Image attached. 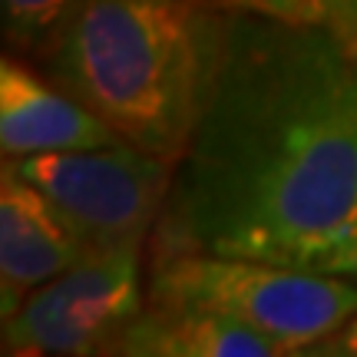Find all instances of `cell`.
<instances>
[{"label": "cell", "instance_id": "1", "mask_svg": "<svg viewBox=\"0 0 357 357\" xmlns=\"http://www.w3.org/2000/svg\"><path fill=\"white\" fill-rule=\"evenodd\" d=\"M357 205V50L321 26L225 10L155 255L212 252L318 271Z\"/></svg>", "mask_w": 357, "mask_h": 357}, {"label": "cell", "instance_id": "2", "mask_svg": "<svg viewBox=\"0 0 357 357\" xmlns=\"http://www.w3.org/2000/svg\"><path fill=\"white\" fill-rule=\"evenodd\" d=\"M225 10L208 0H79L47 73L126 142L176 162L202 116Z\"/></svg>", "mask_w": 357, "mask_h": 357}, {"label": "cell", "instance_id": "3", "mask_svg": "<svg viewBox=\"0 0 357 357\" xmlns=\"http://www.w3.org/2000/svg\"><path fill=\"white\" fill-rule=\"evenodd\" d=\"M146 301L222 311L305 354L357 314V278L212 252L153 255Z\"/></svg>", "mask_w": 357, "mask_h": 357}, {"label": "cell", "instance_id": "4", "mask_svg": "<svg viewBox=\"0 0 357 357\" xmlns=\"http://www.w3.org/2000/svg\"><path fill=\"white\" fill-rule=\"evenodd\" d=\"M3 162L43 192L93 252L146 248L176 178V162L126 139Z\"/></svg>", "mask_w": 357, "mask_h": 357}, {"label": "cell", "instance_id": "5", "mask_svg": "<svg viewBox=\"0 0 357 357\" xmlns=\"http://www.w3.org/2000/svg\"><path fill=\"white\" fill-rule=\"evenodd\" d=\"M142 252H89L63 275L33 288L3 318L0 351L7 357L109 354L119 331L146 307Z\"/></svg>", "mask_w": 357, "mask_h": 357}, {"label": "cell", "instance_id": "6", "mask_svg": "<svg viewBox=\"0 0 357 357\" xmlns=\"http://www.w3.org/2000/svg\"><path fill=\"white\" fill-rule=\"evenodd\" d=\"M102 116L66 93L56 79L7 53L0 60V153L3 159H26L43 153H73L119 142Z\"/></svg>", "mask_w": 357, "mask_h": 357}, {"label": "cell", "instance_id": "7", "mask_svg": "<svg viewBox=\"0 0 357 357\" xmlns=\"http://www.w3.org/2000/svg\"><path fill=\"white\" fill-rule=\"evenodd\" d=\"M89 252L93 248L56 212V205L3 162L0 166V314L7 318L33 288L63 275Z\"/></svg>", "mask_w": 357, "mask_h": 357}, {"label": "cell", "instance_id": "8", "mask_svg": "<svg viewBox=\"0 0 357 357\" xmlns=\"http://www.w3.org/2000/svg\"><path fill=\"white\" fill-rule=\"evenodd\" d=\"M119 357H288L278 341L222 311L146 301L113 341Z\"/></svg>", "mask_w": 357, "mask_h": 357}, {"label": "cell", "instance_id": "9", "mask_svg": "<svg viewBox=\"0 0 357 357\" xmlns=\"http://www.w3.org/2000/svg\"><path fill=\"white\" fill-rule=\"evenodd\" d=\"M77 7L79 0H0L7 47L47 60Z\"/></svg>", "mask_w": 357, "mask_h": 357}, {"label": "cell", "instance_id": "10", "mask_svg": "<svg viewBox=\"0 0 357 357\" xmlns=\"http://www.w3.org/2000/svg\"><path fill=\"white\" fill-rule=\"evenodd\" d=\"M218 10H245L284 24L331 30L357 50V0H212Z\"/></svg>", "mask_w": 357, "mask_h": 357}, {"label": "cell", "instance_id": "11", "mask_svg": "<svg viewBox=\"0 0 357 357\" xmlns=\"http://www.w3.org/2000/svg\"><path fill=\"white\" fill-rule=\"evenodd\" d=\"M318 271H334V275H354L357 278V205H354V215H351V225H347L344 238L337 242L331 255L324 258V265Z\"/></svg>", "mask_w": 357, "mask_h": 357}, {"label": "cell", "instance_id": "12", "mask_svg": "<svg viewBox=\"0 0 357 357\" xmlns=\"http://www.w3.org/2000/svg\"><path fill=\"white\" fill-rule=\"evenodd\" d=\"M305 357H357V314L334 334H328L324 341L307 347Z\"/></svg>", "mask_w": 357, "mask_h": 357}, {"label": "cell", "instance_id": "13", "mask_svg": "<svg viewBox=\"0 0 357 357\" xmlns=\"http://www.w3.org/2000/svg\"><path fill=\"white\" fill-rule=\"evenodd\" d=\"M208 3H212V0H208Z\"/></svg>", "mask_w": 357, "mask_h": 357}]
</instances>
